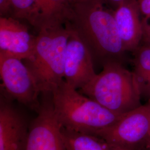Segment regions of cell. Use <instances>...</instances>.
Wrapping results in <instances>:
<instances>
[{
	"mask_svg": "<svg viewBox=\"0 0 150 150\" xmlns=\"http://www.w3.org/2000/svg\"><path fill=\"white\" fill-rule=\"evenodd\" d=\"M105 0H88L73 6L74 15L68 22L90 50L93 59L120 61L126 50L118 32L113 11Z\"/></svg>",
	"mask_w": 150,
	"mask_h": 150,
	"instance_id": "6da1fadb",
	"label": "cell"
},
{
	"mask_svg": "<svg viewBox=\"0 0 150 150\" xmlns=\"http://www.w3.org/2000/svg\"><path fill=\"white\" fill-rule=\"evenodd\" d=\"M142 87L134 72L120 62L103 64L102 71L79 90L82 94L117 115H123L141 105Z\"/></svg>",
	"mask_w": 150,
	"mask_h": 150,
	"instance_id": "7a4b0ae2",
	"label": "cell"
},
{
	"mask_svg": "<svg viewBox=\"0 0 150 150\" xmlns=\"http://www.w3.org/2000/svg\"><path fill=\"white\" fill-rule=\"evenodd\" d=\"M50 94L58 120L67 129L93 134L110 126L122 115L82 94L64 80Z\"/></svg>",
	"mask_w": 150,
	"mask_h": 150,
	"instance_id": "3957f363",
	"label": "cell"
},
{
	"mask_svg": "<svg viewBox=\"0 0 150 150\" xmlns=\"http://www.w3.org/2000/svg\"><path fill=\"white\" fill-rule=\"evenodd\" d=\"M35 50L25 64L43 93H50L64 80V56L71 28L64 26L42 28L38 31Z\"/></svg>",
	"mask_w": 150,
	"mask_h": 150,
	"instance_id": "277c9868",
	"label": "cell"
},
{
	"mask_svg": "<svg viewBox=\"0 0 150 150\" xmlns=\"http://www.w3.org/2000/svg\"><path fill=\"white\" fill-rule=\"evenodd\" d=\"M93 134L116 150L146 149L150 135V103L123 114L116 122Z\"/></svg>",
	"mask_w": 150,
	"mask_h": 150,
	"instance_id": "5b68a950",
	"label": "cell"
},
{
	"mask_svg": "<svg viewBox=\"0 0 150 150\" xmlns=\"http://www.w3.org/2000/svg\"><path fill=\"white\" fill-rule=\"evenodd\" d=\"M0 76L8 96L31 109H39L41 92L22 60L0 55Z\"/></svg>",
	"mask_w": 150,
	"mask_h": 150,
	"instance_id": "8992f818",
	"label": "cell"
},
{
	"mask_svg": "<svg viewBox=\"0 0 150 150\" xmlns=\"http://www.w3.org/2000/svg\"><path fill=\"white\" fill-rule=\"evenodd\" d=\"M65 52L64 80L76 90L85 86L96 76L90 49L71 27Z\"/></svg>",
	"mask_w": 150,
	"mask_h": 150,
	"instance_id": "52a82bcc",
	"label": "cell"
},
{
	"mask_svg": "<svg viewBox=\"0 0 150 150\" xmlns=\"http://www.w3.org/2000/svg\"><path fill=\"white\" fill-rule=\"evenodd\" d=\"M61 126L52 100L40 105L28 131L25 150H65Z\"/></svg>",
	"mask_w": 150,
	"mask_h": 150,
	"instance_id": "ba28073f",
	"label": "cell"
},
{
	"mask_svg": "<svg viewBox=\"0 0 150 150\" xmlns=\"http://www.w3.org/2000/svg\"><path fill=\"white\" fill-rule=\"evenodd\" d=\"M36 44V36L26 25L11 16H1L0 55L25 60L33 54Z\"/></svg>",
	"mask_w": 150,
	"mask_h": 150,
	"instance_id": "9c48e42d",
	"label": "cell"
},
{
	"mask_svg": "<svg viewBox=\"0 0 150 150\" xmlns=\"http://www.w3.org/2000/svg\"><path fill=\"white\" fill-rule=\"evenodd\" d=\"M113 13L126 51H134L139 47L144 33L138 1L126 0Z\"/></svg>",
	"mask_w": 150,
	"mask_h": 150,
	"instance_id": "30bf717a",
	"label": "cell"
},
{
	"mask_svg": "<svg viewBox=\"0 0 150 150\" xmlns=\"http://www.w3.org/2000/svg\"><path fill=\"white\" fill-rule=\"evenodd\" d=\"M28 132L24 119L4 98L0 105V150H25Z\"/></svg>",
	"mask_w": 150,
	"mask_h": 150,
	"instance_id": "8fae6325",
	"label": "cell"
},
{
	"mask_svg": "<svg viewBox=\"0 0 150 150\" xmlns=\"http://www.w3.org/2000/svg\"><path fill=\"white\" fill-rule=\"evenodd\" d=\"M74 10L68 0H38L30 22L38 31L42 28L64 26L72 18Z\"/></svg>",
	"mask_w": 150,
	"mask_h": 150,
	"instance_id": "7c38bea8",
	"label": "cell"
},
{
	"mask_svg": "<svg viewBox=\"0 0 150 150\" xmlns=\"http://www.w3.org/2000/svg\"><path fill=\"white\" fill-rule=\"evenodd\" d=\"M65 150H116L95 134L76 131L61 126Z\"/></svg>",
	"mask_w": 150,
	"mask_h": 150,
	"instance_id": "4fadbf2b",
	"label": "cell"
},
{
	"mask_svg": "<svg viewBox=\"0 0 150 150\" xmlns=\"http://www.w3.org/2000/svg\"><path fill=\"white\" fill-rule=\"evenodd\" d=\"M134 71L142 88L146 86L150 90V47H139L134 51Z\"/></svg>",
	"mask_w": 150,
	"mask_h": 150,
	"instance_id": "5bb4252c",
	"label": "cell"
},
{
	"mask_svg": "<svg viewBox=\"0 0 150 150\" xmlns=\"http://www.w3.org/2000/svg\"><path fill=\"white\" fill-rule=\"evenodd\" d=\"M38 0H9L8 16L30 22L37 5Z\"/></svg>",
	"mask_w": 150,
	"mask_h": 150,
	"instance_id": "9a60e30c",
	"label": "cell"
},
{
	"mask_svg": "<svg viewBox=\"0 0 150 150\" xmlns=\"http://www.w3.org/2000/svg\"><path fill=\"white\" fill-rule=\"evenodd\" d=\"M139 10L145 19L150 20V0H137Z\"/></svg>",
	"mask_w": 150,
	"mask_h": 150,
	"instance_id": "2e32d148",
	"label": "cell"
},
{
	"mask_svg": "<svg viewBox=\"0 0 150 150\" xmlns=\"http://www.w3.org/2000/svg\"><path fill=\"white\" fill-rule=\"evenodd\" d=\"M9 0H0V14L1 16L8 15Z\"/></svg>",
	"mask_w": 150,
	"mask_h": 150,
	"instance_id": "e0dca14e",
	"label": "cell"
},
{
	"mask_svg": "<svg viewBox=\"0 0 150 150\" xmlns=\"http://www.w3.org/2000/svg\"><path fill=\"white\" fill-rule=\"evenodd\" d=\"M144 22V37L146 38L148 42V45L150 47V24H148L145 20L143 21ZM143 37V38H144Z\"/></svg>",
	"mask_w": 150,
	"mask_h": 150,
	"instance_id": "ac0fdd59",
	"label": "cell"
},
{
	"mask_svg": "<svg viewBox=\"0 0 150 150\" xmlns=\"http://www.w3.org/2000/svg\"><path fill=\"white\" fill-rule=\"evenodd\" d=\"M106 1L110 3L113 5L116 6V7L120 5L121 4H122L123 2L125 1L126 0H105V1Z\"/></svg>",
	"mask_w": 150,
	"mask_h": 150,
	"instance_id": "d6986e66",
	"label": "cell"
},
{
	"mask_svg": "<svg viewBox=\"0 0 150 150\" xmlns=\"http://www.w3.org/2000/svg\"><path fill=\"white\" fill-rule=\"evenodd\" d=\"M87 1H88V0H68L70 5L72 6L75 5H77V4H79L84 2Z\"/></svg>",
	"mask_w": 150,
	"mask_h": 150,
	"instance_id": "ffe728a7",
	"label": "cell"
},
{
	"mask_svg": "<svg viewBox=\"0 0 150 150\" xmlns=\"http://www.w3.org/2000/svg\"><path fill=\"white\" fill-rule=\"evenodd\" d=\"M150 105V102L149 103ZM146 150H150V137H149V141H148V143H147V146H146Z\"/></svg>",
	"mask_w": 150,
	"mask_h": 150,
	"instance_id": "44dd1931",
	"label": "cell"
}]
</instances>
